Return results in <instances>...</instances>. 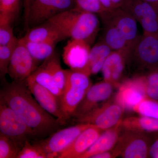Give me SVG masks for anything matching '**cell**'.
Wrapping results in <instances>:
<instances>
[{
	"label": "cell",
	"mask_w": 158,
	"mask_h": 158,
	"mask_svg": "<svg viewBox=\"0 0 158 158\" xmlns=\"http://www.w3.org/2000/svg\"><path fill=\"white\" fill-rule=\"evenodd\" d=\"M3 85L0 98L32 129L36 137L52 134L61 126L57 118L43 109L33 97L25 81L6 82Z\"/></svg>",
	"instance_id": "6da1fadb"
},
{
	"label": "cell",
	"mask_w": 158,
	"mask_h": 158,
	"mask_svg": "<svg viewBox=\"0 0 158 158\" xmlns=\"http://www.w3.org/2000/svg\"><path fill=\"white\" fill-rule=\"evenodd\" d=\"M97 15L76 7L57 15L48 21L67 38L81 40L91 45L99 31L100 20Z\"/></svg>",
	"instance_id": "7a4b0ae2"
},
{
	"label": "cell",
	"mask_w": 158,
	"mask_h": 158,
	"mask_svg": "<svg viewBox=\"0 0 158 158\" xmlns=\"http://www.w3.org/2000/svg\"><path fill=\"white\" fill-rule=\"evenodd\" d=\"M24 5L25 23L28 30L76 7L75 0H24Z\"/></svg>",
	"instance_id": "3957f363"
},
{
	"label": "cell",
	"mask_w": 158,
	"mask_h": 158,
	"mask_svg": "<svg viewBox=\"0 0 158 158\" xmlns=\"http://www.w3.org/2000/svg\"><path fill=\"white\" fill-rule=\"evenodd\" d=\"M0 133L13 140L21 149L29 138L36 137L32 129L1 98Z\"/></svg>",
	"instance_id": "277c9868"
},
{
	"label": "cell",
	"mask_w": 158,
	"mask_h": 158,
	"mask_svg": "<svg viewBox=\"0 0 158 158\" xmlns=\"http://www.w3.org/2000/svg\"><path fill=\"white\" fill-rule=\"evenodd\" d=\"M120 135L117 144L113 148L117 157L123 158L148 157L152 143L145 133L126 131Z\"/></svg>",
	"instance_id": "5b68a950"
},
{
	"label": "cell",
	"mask_w": 158,
	"mask_h": 158,
	"mask_svg": "<svg viewBox=\"0 0 158 158\" xmlns=\"http://www.w3.org/2000/svg\"><path fill=\"white\" fill-rule=\"evenodd\" d=\"M124 110L115 100L106 101L86 115L77 119L79 123H87L105 131L122 119Z\"/></svg>",
	"instance_id": "8992f818"
},
{
	"label": "cell",
	"mask_w": 158,
	"mask_h": 158,
	"mask_svg": "<svg viewBox=\"0 0 158 158\" xmlns=\"http://www.w3.org/2000/svg\"><path fill=\"white\" fill-rule=\"evenodd\" d=\"M99 16L104 24L114 26L121 32L132 51L140 37L138 34V22L135 18L121 7L106 11Z\"/></svg>",
	"instance_id": "52a82bcc"
},
{
	"label": "cell",
	"mask_w": 158,
	"mask_h": 158,
	"mask_svg": "<svg viewBox=\"0 0 158 158\" xmlns=\"http://www.w3.org/2000/svg\"><path fill=\"white\" fill-rule=\"evenodd\" d=\"M91 124H79L59 130L47 139L38 143L48 155V158H58L59 154L70 145L79 135Z\"/></svg>",
	"instance_id": "ba28073f"
},
{
	"label": "cell",
	"mask_w": 158,
	"mask_h": 158,
	"mask_svg": "<svg viewBox=\"0 0 158 158\" xmlns=\"http://www.w3.org/2000/svg\"><path fill=\"white\" fill-rule=\"evenodd\" d=\"M38 61L30 53L22 38L18 40L10 64L8 74L12 81H25L37 68Z\"/></svg>",
	"instance_id": "9c48e42d"
},
{
	"label": "cell",
	"mask_w": 158,
	"mask_h": 158,
	"mask_svg": "<svg viewBox=\"0 0 158 158\" xmlns=\"http://www.w3.org/2000/svg\"><path fill=\"white\" fill-rule=\"evenodd\" d=\"M120 7L131 15L143 33L158 34V10L143 0H125Z\"/></svg>",
	"instance_id": "30bf717a"
},
{
	"label": "cell",
	"mask_w": 158,
	"mask_h": 158,
	"mask_svg": "<svg viewBox=\"0 0 158 158\" xmlns=\"http://www.w3.org/2000/svg\"><path fill=\"white\" fill-rule=\"evenodd\" d=\"M90 45L85 40L70 39L63 48L64 62L71 70L90 76L89 54Z\"/></svg>",
	"instance_id": "8fae6325"
},
{
	"label": "cell",
	"mask_w": 158,
	"mask_h": 158,
	"mask_svg": "<svg viewBox=\"0 0 158 158\" xmlns=\"http://www.w3.org/2000/svg\"><path fill=\"white\" fill-rule=\"evenodd\" d=\"M131 58L142 69L158 68V34L143 33L135 44Z\"/></svg>",
	"instance_id": "7c38bea8"
},
{
	"label": "cell",
	"mask_w": 158,
	"mask_h": 158,
	"mask_svg": "<svg viewBox=\"0 0 158 158\" xmlns=\"http://www.w3.org/2000/svg\"><path fill=\"white\" fill-rule=\"evenodd\" d=\"M25 82L31 93L41 107L57 118L61 126L66 124L69 119L62 110L60 99L37 84L31 77L26 79Z\"/></svg>",
	"instance_id": "4fadbf2b"
},
{
	"label": "cell",
	"mask_w": 158,
	"mask_h": 158,
	"mask_svg": "<svg viewBox=\"0 0 158 158\" xmlns=\"http://www.w3.org/2000/svg\"><path fill=\"white\" fill-rule=\"evenodd\" d=\"M118 89L114 100L124 111H133L137 105L147 98L141 75L122 82Z\"/></svg>",
	"instance_id": "5bb4252c"
},
{
	"label": "cell",
	"mask_w": 158,
	"mask_h": 158,
	"mask_svg": "<svg viewBox=\"0 0 158 158\" xmlns=\"http://www.w3.org/2000/svg\"><path fill=\"white\" fill-rule=\"evenodd\" d=\"M114 88L112 84L105 81L92 85L72 117L77 119L107 101L112 95Z\"/></svg>",
	"instance_id": "9a60e30c"
},
{
	"label": "cell",
	"mask_w": 158,
	"mask_h": 158,
	"mask_svg": "<svg viewBox=\"0 0 158 158\" xmlns=\"http://www.w3.org/2000/svg\"><path fill=\"white\" fill-rule=\"evenodd\" d=\"M104 131L92 125L82 132L58 158H79L90 148Z\"/></svg>",
	"instance_id": "2e32d148"
},
{
	"label": "cell",
	"mask_w": 158,
	"mask_h": 158,
	"mask_svg": "<svg viewBox=\"0 0 158 158\" xmlns=\"http://www.w3.org/2000/svg\"><path fill=\"white\" fill-rule=\"evenodd\" d=\"M129 59L127 55L122 52L112 51L102 69L104 81L112 84L114 88H118L122 83L126 64Z\"/></svg>",
	"instance_id": "e0dca14e"
},
{
	"label": "cell",
	"mask_w": 158,
	"mask_h": 158,
	"mask_svg": "<svg viewBox=\"0 0 158 158\" xmlns=\"http://www.w3.org/2000/svg\"><path fill=\"white\" fill-rule=\"evenodd\" d=\"M122 119L116 125L104 131L90 148L79 158H90L96 154L108 151L114 148L121 135Z\"/></svg>",
	"instance_id": "ac0fdd59"
},
{
	"label": "cell",
	"mask_w": 158,
	"mask_h": 158,
	"mask_svg": "<svg viewBox=\"0 0 158 158\" xmlns=\"http://www.w3.org/2000/svg\"><path fill=\"white\" fill-rule=\"evenodd\" d=\"M23 39L36 42H50L57 44L67 37L50 22L48 21L29 29Z\"/></svg>",
	"instance_id": "d6986e66"
},
{
	"label": "cell",
	"mask_w": 158,
	"mask_h": 158,
	"mask_svg": "<svg viewBox=\"0 0 158 158\" xmlns=\"http://www.w3.org/2000/svg\"><path fill=\"white\" fill-rule=\"evenodd\" d=\"M88 91L73 86L65 85L60 100L62 110L68 119L72 117Z\"/></svg>",
	"instance_id": "ffe728a7"
},
{
	"label": "cell",
	"mask_w": 158,
	"mask_h": 158,
	"mask_svg": "<svg viewBox=\"0 0 158 158\" xmlns=\"http://www.w3.org/2000/svg\"><path fill=\"white\" fill-rule=\"evenodd\" d=\"M102 40L113 51L122 52L131 59L132 51L126 39L114 26L104 25Z\"/></svg>",
	"instance_id": "44dd1931"
},
{
	"label": "cell",
	"mask_w": 158,
	"mask_h": 158,
	"mask_svg": "<svg viewBox=\"0 0 158 158\" xmlns=\"http://www.w3.org/2000/svg\"><path fill=\"white\" fill-rule=\"evenodd\" d=\"M122 130L141 133L158 132V119L140 116H131L123 119Z\"/></svg>",
	"instance_id": "7402d4cb"
},
{
	"label": "cell",
	"mask_w": 158,
	"mask_h": 158,
	"mask_svg": "<svg viewBox=\"0 0 158 158\" xmlns=\"http://www.w3.org/2000/svg\"><path fill=\"white\" fill-rule=\"evenodd\" d=\"M112 51L102 40L91 48L89 61L91 74H96L102 70L105 61Z\"/></svg>",
	"instance_id": "603a6c76"
},
{
	"label": "cell",
	"mask_w": 158,
	"mask_h": 158,
	"mask_svg": "<svg viewBox=\"0 0 158 158\" xmlns=\"http://www.w3.org/2000/svg\"><path fill=\"white\" fill-rule=\"evenodd\" d=\"M30 77L37 84L50 91L60 99L62 94V91L57 86L53 77L43 65L37 67Z\"/></svg>",
	"instance_id": "cb8c5ba5"
},
{
	"label": "cell",
	"mask_w": 158,
	"mask_h": 158,
	"mask_svg": "<svg viewBox=\"0 0 158 158\" xmlns=\"http://www.w3.org/2000/svg\"><path fill=\"white\" fill-rule=\"evenodd\" d=\"M23 40L32 57L37 61L47 59L55 52L56 44L50 42H36Z\"/></svg>",
	"instance_id": "d4e9b609"
},
{
	"label": "cell",
	"mask_w": 158,
	"mask_h": 158,
	"mask_svg": "<svg viewBox=\"0 0 158 158\" xmlns=\"http://www.w3.org/2000/svg\"><path fill=\"white\" fill-rule=\"evenodd\" d=\"M42 65L53 77L57 86L63 93L65 86V75L57 54L55 52L50 57L44 60Z\"/></svg>",
	"instance_id": "484cf974"
},
{
	"label": "cell",
	"mask_w": 158,
	"mask_h": 158,
	"mask_svg": "<svg viewBox=\"0 0 158 158\" xmlns=\"http://www.w3.org/2000/svg\"><path fill=\"white\" fill-rule=\"evenodd\" d=\"M18 40L16 38L7 45H0V77L3 84L6 82V76L8 74V69L11 57Z\"/></svg>",
	"instance_id": "4316f807"
},
{
	"label": "cell",
	"mask_w": 158,
	"mask_h": 158,
	"mask_svg": "<svg viewBox=\"0 0 158 158\" xmlns=\"http://www.w3.org/2000/svg\"><path fill=\"white\" fill-rule=\"evenodd\" d=\"M20 0H0V23L12 24L20 9Z\"/></svg>",
	"instance_id": "83f0119b"
},
{
	"label": "cell",
	"mask_w": 158,
	"mask_h": 158,
	"mask_svg": "<svg viewBox=\"0 0 158 158\" xmlns=\"http://www.w3.org/2000/svg\"><path fill=\"white\" fill-rule=\"evenodd\" d=\"M65 75V85L73 86L88 90L92 86L89 76L71 69H64Z\"/></svg>",
	"instance_id": "f1b7e54d"
},
{
	"label": "cell",
	"mask_w": 158,
	"mask_h": 158,
	"mask_svg": "<svg viewBox=\"0 0 158 158\" xmlns=\"http://www.w3.org/2000/svg\"><path fill=\"white\" fill-rule=\"evenodd\" d=\"M141 76L147 98L158 100V68L148 70Z\"/></svg>",
	"instance_id": "f546056e"
},
{
	"label": "cell",
	"mask_w": 158,
	"mask_h": 158,
	"mask_svg": "<svg viewBox=\"0 0 158 158\" xmlns=\"http://www.w3.org/2000/svg\"><path fill=\"white\" fill-rule=\"evenodd\" d=\"M133 111L140 116L158 119V100L146 98L134 108Z\"/></svg>",
	"instance_id": "4dcf8cb0"
},
{
	"label": "cell",
	"mask_w": 158,
	"mask_h": 158,
	"mask_svg": "<svg viewBox=\"0 0 158 158\" xmlns=\"http://www.w3.org/2000/svg\"><path fill=\"white\" fill-rule=\"evenodd\" d=\"M20 149L13 140L0 133V158H17Z\"/></svg>",
	"instance_id": "1f68e13d"
},
{
	"label": "cell",
	"mask_w": 158,
	"mask_h": 158,
	"mask_svg": "<svg viewBox=\"0 0 158 158\" xmlns=\"http://www.w3.org/2000/svg\"><path fill=\"white\" fill-rule=\"evenodd\" d=\"M48 155L38 142L32 144L27 140L19 153L17 158H46Z\"/></svg>",
	"instance_id": "d6a6232c"
},
{
	"label": "cell",
	"mask_w": 158,
	"mask_h": 158,
	"mask_svg": "<svg viewBox=\"0 0 158 158\" xmlns=\"http://www.w3.org/2000/svg\"><path fill=\"white\" fill-rule=\"evenodd\" d=\"M75 2L78 9L92 12L99 16L106 11L98 0H75Z\"/></svg>",
	"instance_id": "836d02e7"
},
{
	"label": "cell",
	"mask_w": 158,
	"mask_h": 158,
	"mask_svg": "<svg viewBox=\"0 0 158 158\" xmlns=\"http://www.w3.org/2000/svg\"><path fill=\"white\" fill-rule=\"evenodd\" d=\"M13 33L12 23L9 22L0 23V45H5L16 39Z\"/></svg>",
	"instance_id": "e575fe53"
},
{
	"label": "cell",
	"mask_w": 158,
	"mask_h": 158,
	"mask_svg": "<svg viewBox=\"0 0 158 158\" xmlns=\"http://www.w3.org/2000/svg\"><path fill=\"white\" fill-rule=\"evenodd\" d=\"M117 157L116 152L113 149L99 153L96 154L90 157V158H114Z\"/></svg>",
	"instance_id": "d590c367"
},
{
	"label": "cell",
	"mask_w": 158,
	"mask_h": 158,
	"mask_svg": "<svg viewBox=\"0 0 158 158\" xmlns=\"http://www.w3.org/2000/svg\"><path fill=\"white\" fill-rule=\"evenodd\" d=\"M148 157L158 158V138L154 141L151 145Z\"/></svg>",
	"instance_id": "8d00e7d4"
},
{
	"label": "cell",
	"mask_w": 158,
	"mask_h": 158,
	"mask_svg": "<svg viewBox=\"0 0 158 158\" xmlns=\"http://www.w3.org/2000/svg\"><path fill=\"white\" fill-rule=\"evenodd\" d=\"M98 1L106 11H110L117 8L114 5L111 0H98Z\"/></svg>",
	"instance_id": "74e56055"
},
{
	"label": "cell",
	"mask_w": 158,
	"mask_h": 158,
	"mask_svg": "<svg viewBox=\"0 0 158 158\" xmlns=\"http://www.w3.org/2000/svg\"><path fill=\"white\" fill-rule=\"evenodd\" d=\"M143 1L152 5L158 10V0H143Z\"/></svg>",
	"instance_id": "f35d334b"
},
{
	"label": "cell",
	"mask_w": 158,
	"mask_h": 158,
	"mask_svg": "<svg viewBox=\"0 0 158 158\" xmlns=\"http://www.w3.org/2000/svg\"><path fill=\"white\" fill-rule=\"evenodd\" d=\"M113 4L117 7H120L125 0H111Z\"/></svg>",
	"instance_id": "ab89813d"
}]
</instances>
